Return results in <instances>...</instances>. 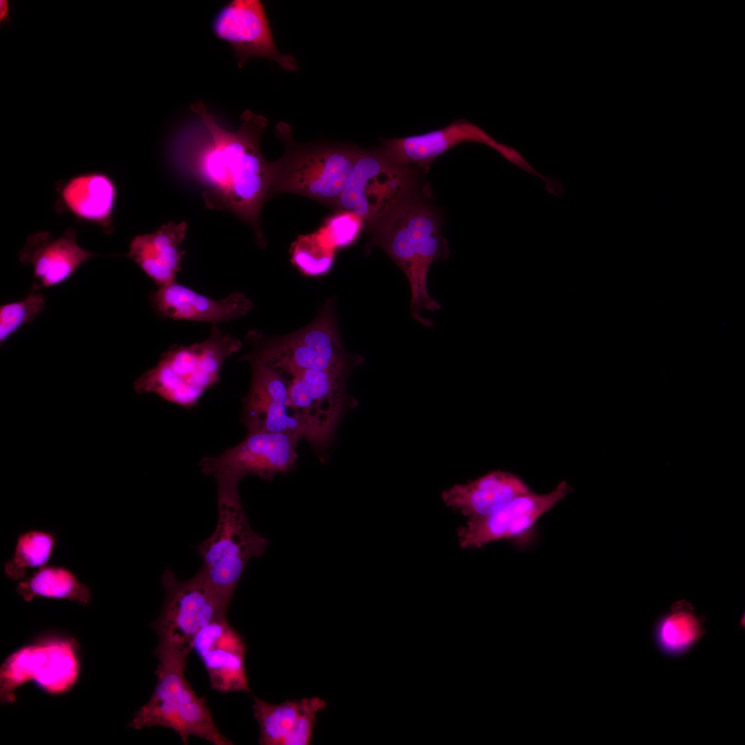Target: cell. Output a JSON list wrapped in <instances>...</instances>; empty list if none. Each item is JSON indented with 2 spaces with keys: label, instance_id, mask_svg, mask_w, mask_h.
<instances>
[{
  "label": "cell",
  "instance_id": "1",
  "mask_svg": "<svg viewBox=\"0 0 745 745\" xmlns=\"http://www.w3.org/2000/svg\"><path fill=\"white\" fill-rule=\"evenodd\" d=\"M191 110L198 117L201 130L183 144V156L206 187L202 193L206 207L234 213L250 225L257 244L265 247L259 215L272 197L273 162L264 159L259 143L267 119L246 110L237 130L231 132L217 123L203 102L192 103Z\"/></svg>",
  "mask_w": 745,
  "mask_h": 745
},
{
  "label": "cell",
  "instance_id": "2",
  "mask_svg": "<svg viewBox=\"0 0 745 745\" xmlns=\"http://www.w3.org/2000/svg\"><path fill=\"white\" fill-rule=\"evenodd\" d=\"M369 248L379 246L404 272L410 286V312L426 327L433 322L421 311H437L440 304L429 295L427 277L431 264L448 256L435 212L427 203L407 197L372 227Z\"/></svg>",
  "mask_w": 745,
  "mask_h": 745
},
{
  "label": "cell",
  "instance_id": "3",
  "mask_svg": "<svg viewBox=\"0 0 745 745\" xmlns=\"http://www.w3.org/2000/svg\"><path fill=\"white\" fill-rule=\"evenodd\" d=\"M237 337L212 328L205 340L175 346L162 353L157 365L134 383L138 393H155L162 399L190 408L220 380L225 361L241 348Z\"/></svg>",
  "mask_w": 745,
  "mask_h": 745
},
{
  "label": "cell",
  "instance_id": "4",
  "mask_svg": "<svg viewBox=\"0 0 745 745\" xmlns=\"http://www.w3.org/2000/svg\"><path fill=\"white\" fill-rule=\"evenodd\" d=\"M276 133L285 152L273 161L272 196L293 193L335 208L361 148L346 143H298L284 123H278Z\"/></svg>",
  "mask_w": 745,
  "mask_h": 745
},
{
  "label": "cell",
  "instance_id": "5",
  "mask_svg": "<svg viewBox=\"0 0 745 745\" xmlns=\"http://www.w3.org/2000/svg\"><path fill=\"white\" fill-rule=\"evenodd\" d=\"M161 582L165 598L159 616L152 624L158 635L155 655L159 664L186 669L199 633L214 620L226 617L228 607L199 571L180 581L166 569Z\"/></svg>",
  "mask_w": 745,
  "mask_h": 745
},
{
  "label": "cell",
  "instance_id": "6",
  "mask_svg": "<svg viewBox=\"0 0 745 745\" xmlns=\"http://www.w3.org/2000/svg\"><path fill=\"white\" fill-rule=\"evenodd\" d=\"M217 510L214 532L198 546L199 572L228 608L248 562L262 555L268 542L250 526L238 489L217 488Z\"/></svg>",
  "mask_w": 745,
  "mask_h": 745
},
{
  "label": "cell",
  "instance_id": "7",
  "mask_svg": "<svg viewBox=\"0 0 745 745\" xmlns=\"http://www.w3.org/2000/svg\"><path fill=\"white\" fill-rule=\"evenodd\" d=\"M247 337L253 348L241 359H257L288 381L308 370L348 366L331 302L315 321L292 334L270 338L251 331Z\"/></svg>",
  "mask_w": 745,
  "mask_h": 745
},
{
  "label": "cell",
  "instance_id": "8",
  "mask_svg": "<svg viewBox=\"0 0 745 745\" xmlns=\"http://www.w3.org/2000/svg\"><path fill=\"white\" fill-rule=\"evenodd\" d=\"M185 670L158 663L153 693L136 712L129 726L137 730L156 726L170 728L185 744L190 736L215 745L232 744L216 726L206 700L190 687L184 676Z\"/></svg>",
  "mask_w": 745,
  "mask_h": 745
},
{
  "label": "cell",
  "instance_id": "9",
  "mask_svg": "<svg viewBox=\"0 0 745 745\" xmlns=\"http://www.w3.org/2000/svg\"><path fill=\"white\" fill-rule=\"evenodd\" d=\"M408 169L393 161L381 148H361L335 209L357 215L372 228L408 197Z\"/></svg>",
  "mask_w": 745,
  "mask_h": 745
},
{
  "label": "cell",
  "instance_id": "10",
  "mask_svg": "<svg viewBox=\"0 0 745 745\" xmlns=\"http://www.w3.org/2000/svg\"><path fill=\"white\" fill-rule=\"evenodd\" d=\"M79 673L77 642L72 638L51 635L14 651L3 663L0 672L1 702L14 701V691L34 681L48 693L67 692Z\"/></svg>",
  "mask_w": 745,
  "mask_h": 745
},
{
  "label": "cell",
  "instance_id": "11",
  "mask_svg": "<svg viewBox=\"0 0 745 745\" xmlns=\"http://www.w3.org/2000/svg\"><path fill=\"white\" fill-rule=\"evenodd\" d=\"M298 435L285 433H248L246 438L217 456L206 457L199 465L217 486L238 488L247 475L269 480L292 468L297 459Z\"/></svg>",
  "mask_w": 745,
  "mask_h": 745
},
{
  "label": "cell",
  "instance_id": "12",
  "mask_svg": "<svg viewBox=\"0 0 745 745\" xmlns=\"http://www.w3.org/2000/svg\"><path fill=\"white\" fill-rule=\"evenodd\" d=\"M348 366L310 369L288 381L290 401L304 438L315 447L330 441L341 416Z\"/></svg>",
  "mask_w": 745,
  "mask_h": 745
},
{
  "label": "cell",
  "instance_id": "13",
  "mask_svg": "<svg viewBox=\"0 0 745 745\" xmlns=\"http://www.w3.org/2000/svg\"><path fill=\"white\" fill-rule=\"evenodd\" d=\"M570 490L568 484L563 481L548 493H537L531 490L517 496L488 515L469 519L458 531L460 546L464 549L479 548L496 541L524 536Z\"/></svg>",
  "mask_w": 745,
  "mask_h": 745
},
{
  "label": "cell",
  "instance_id": "14",
  "mask_svg": "<svg viewBox=\"0 0 745 745\" xmlns=\"http://www.w3.org/2000/svg\"><path fill=\"white\" fill-rule=\"evenodd\" d=\"M214 34L228 42L242 68L251 58L273 61L285 70L298 69L295 59L277 48L264 6L259 0H232L222 7L212 22Z\"/></svg>",
  "mask_w": 745,
  "mask_h": 745
},
{
  "label": "cell",
  "instance_id": "15",
  "mask_svg": "<svg viewBox=\"0 0 745 745\" xmlns=\"http://www.w3.org/2000/svg\"><path fill=\"white\" fill-rule=\"evenodd\" d=\"M251 384L244 400L242 419L248 433H285L304 438V432L292 406L288 381L255 359H247Z\"/></svg>",
  "mask_w": 745,
  "mask_h": 745
},
{
  "label": "cell",
  "instance_id": "16",
  "mask_svg": "<svg viewBox=\"0 0 745 745\" xmlns=\"http://www.w3.org/2000/svg\"><path fill=\"white\" fill-rule=\"evenodd\" d=\"M464 142H475L491 148L504 159L511 146L501 143L480 127L466 119H457L447 126L424 134L400 138L381 139V148L395 163L428 169L438 157Z\"/></svg>",
  "mask_w": 745,
  "mask_h": 745
},
{
  "label": "cell",
  "instance_id": "17",
  "mask_svg": "<svg viewBox=\"0 0 745 745\" xmlns=\"http://www.w3.org/2000/svg\"><path fill=\"white\" fill-rule=\"evenodd\" d=\"M193 649L201 660L212 689L249 693L246 644L226 617L214 620L197 635Z\"/></svg>",
  "mask_w": 745,
  "mask_h": 745
},
{
  "label": "cell",
  "instance_id": "18",
  "mask_svg": "<svg viewBox=\"0 0 745 745\" xmlns=\"http://www.w3.org/2000/svg\"><path fill=\"white\" fill-rule=\"evenodd\" d=\"M19 255L23 264L33 267L32 292L65 282L86 261L99 256L77 244L76 230L72 228L57 238L48 232L30 235Z\"/></svg>",
  "mask_w": 745,
  "mask_h": 745
},
{
  "label": "cell",
  "instance_id": "19",
  "mask_svg": "<svg viewBox=\"0 0 745 745\" xmlns=\"http://www.w3.org/2000/svg\"><path fill=\"white\" fill-rule=\"evenodd\" d=\"M149 300L154 310L162 317L213 325L241 317L253 307L250 299L239 292L216 300L176 281L159 287L150 294Z\"/></svg>",
  "mask_w": 745,
  "mask_h": 745
},
{
  "label": "cell",
  "instance_id": "20",
  "mask_svg": "<svg viewBox=\"0 0 745 745\" xmlns=\"http://www.w3.org/2000/svg\"><path fill=\"white\" fill-rule=\"evenodd\" d=\"M56 190L57 212H68L99 226L106 234L112 233L117 187L108 174L92 171L76 175L57 183Z\"/></svg>",
  "mask_w": 745,
  "mask_h": 745
},
{
  "label": "cell",
  "instance_id": "21",
  "mask_svg": "<svg viewBox=\"0 0 745 745\" xmlns=\"http://www.w3.org/2000/svg\"><path fill=\"white\" fill-rule=\"evenodd\" d=\"M531 491L519 476L494 470L464 484L455 485L441 494L447 506L469 519L491 514L519 495Z\"/></svg>",
  "mask_w": 745,
  "mask_h": 745
},
{
  "label": "cell",
  "instance_id": "22",
  "mask_svg": "<svg viewBox=\"0 0 745 745\" xmlns=\"http://www.w3.org/2000/svg\"><path fill=\"white\" fill-rule=\"evenodd\" d=\"M187 224L169 221L155 232L135 236L126 256L133 261L158 287L175 282L185 251L181 244Z\"/></svg>",
  "mask_w": 745,
  "mask_h": 745
},
{
  "label": "cell",
  "instance_id": "23",
  "mask_svg": "<svg viewBox=\"0 0 745 745\" xmlns=\"http://www.w3.org/2000/svg\"><path fill=\"white\" fill-rule=\"evenodd\" d=\"M704 618L698 615L686 599L674 602L656 622L655 641L659 650L670 656L686 653L706 633Z\"/></svg>",
  "mask_w": 745,
  "mask_h": 745
},
{
  "label": "cell",
  "instance_id": "24",
  "mask_svg": "<svg viewBox=\"0 0 745 745\" xmlns=\"http://www.w3.org/2000/svg\"><path fill=\"white\" fill-rule=\"evenodd\" d=\"M16 590L26 602L34 598L68 599L88 605L91 599L90 588L79 582L68 568L61 566H45L19 582Z\"/></svg>",
  "mask_w": 745,
  "mask_h": 745
},
{
  "label": "cell",
  "instance_id": "25",
  "mask_svg": "<svg viewBox=\"0 0 745 745\" xmlns=\"http://www.w3.org/2000/svg\"><path fill=\"white\" fill-rule=\"evenodd\" d=\"M55 534L43 530H29L17 539L12 556L4 563L7 577L21 581L28 570L46 566L57 545Z\"/></svg>",
  "mask_w": 745,
  "mask_h": 745
},
{
  "label": "cell",
  "instance_id": "26",
  "mask_svg": "<svg viewBox=\"0 0 745 745\" xmlns=\"http://www.w3.org/2000/svg\"><path fill=\"white\" fill-rule=\"evenodd\" d=\"M253 714L257 720L260 735L259 742L262 745H283V742L299 715L304 698L287 700L281 704H271L255 697Z\"/></svg>",
  "mask_w": 745,
  "mask_h": 745
},
{
  "label": "cell",
  "instance_id": "27",
  "mask_svg": "<svg viewBox=\"0 0 745 745\" xmlns=\"http://www.w3.org/2000/svg\"><path fill=\"white\" fill-rule=\"evenodd\" d=\"M335 250L318 230L312 234L301 235L292 243L291 261L304 275L320 276L331 269Z\"/></svg>",
  "mask_w": 745,
  "mask_h": 745
},
{
  "label": "cell",
  "instance_id": "28",
  "mask_svg": "<svg viewBox=\"0 0 745 745\" xmlns=\"http://www.w3.org/2000/svg\"><path fill=\"white\" fill-rule=\"evenodd\" d=\"M44 307V296L37 292H32L23 300L1 306V346L19 328L35 319Z\"/></svg>",
  "mask_w": 745,
  "mask_h": 745
},
{
  "label": "cell",
  "instance_id": "29",
  "mask_svg": "<svg viewBox=\"0 0 745 745\" xmlns=\"http://www.w3.org/2000/svg\"><path fill=\"white\" fill-rule=\"evenodd\" d=\"M364 226L363 219L357 215L348 211L336 210L325 221L319 232L332 247L337 249L347 247L355 242Z\"/></svg>",
  "mask_w": 745,
  "mask_h": 745
},
{
  "label": "cell",
  "instance_id": "30",
  "mask_svg": "<svg viewBox=\"0 0 745 745\" xmlns=\"http://www.w3.org/2000/svg\"><path fill=\"white\" fill-rule=\"evenodd\" d=\"M326 706V702L318 697L304 698L302 710L283 745H308L311 742L317 715Z\"/></svg>",
  "mask_w": 745,
  "mask_h": 745
},
{
  "label": "cell",
  "instance_id": "31",
  "mask_svg": "<svg viewBox=\"0 0 745 745\" xmlns=\"http://www.w3.org/2000/svg\"><path fill=\"white\" fill-rule=\"evenodd\" d=\"M0 8H1L0 19H1V21L4 22L5 21L8 20V18H9L8 17L9 10H10L9 3L7 1H5V0L2 1L1 0V3H0Z\"/></svg>",
  "mask_w": 745,
  "mask_h": 745
}]
</instances>
